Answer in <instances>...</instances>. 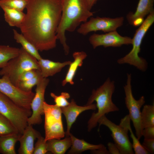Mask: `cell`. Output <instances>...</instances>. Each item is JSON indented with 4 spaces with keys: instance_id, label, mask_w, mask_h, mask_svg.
Listing matches in <instances>:
<instances>
[{
    "instance_id": "cell-11",
    "label": "cell",
    "mask_w": 154,
    "mask_h": 154,
    "mask_svg": "<svg viewBox=\"0 0 154 154\" xmlns=\"http://www.w3.org/2000/svg\"><path fill=\"white\" fill-rule=\"evenodd\" d=\"M0 92L19 106L27 110H31V104L35 93L32 91H23L13 84L7 78H0Z\"/></svg>"
},
{
    "instance_id": "cell-14",
    "label": "cell",
    "mask_w": 154,
    "mask_h": 154,
    "mask_svg": "<svg viewBox=\"0 0 154 154\" xmlns=\"http://www.w3.org/2000/svg\"><path fill=\"white\" fill-rule=\"evenodd\" d=\"M62 113L64 115L67 123V130L65 132L66 136H69L70 130L72 125L75 121L78 116L82 112L88 110H95L96 109V104H92L84 106L76 104L73 99L67 106L61 108Z\"/></svg>"
},
{
    "instance_id": "cell-16",
    "label": "cell",
    "mask_w": 154,
    "mask_h": 154,
    "mask_svg": "<svg viewBox=\"0 0 154 154\" xmlns=\"http://www.w3.org/2000/svg\"><path fill=\"white\" fill-rule=\"evenodd\" d=\"M38 61L41 74L44 78L52 76L60 72L63 68L69 65L71 62L70 61L62 62H56L42 58Z\"/></svg>"
},
{
    "instance_id": "cell-5",
    "label": "cell",
    "mask_w": 154,
    "mask_h": 154,
    "mask_svg": "<svg viewBox=\"0 0 154 154\" xmlns=\"http://www.w3.org/2000/svg\"><path fill=\"white\" fill-rule=\"evenodd\" d=\"M20 49L19 54L10 60L0 70V76L16 86L19 77L24 72L31 69L40 70L37 60L22 47Z\"/></svg>"
},
{
    "instance_id": "cell-28",
    "label": "cell",
    "mask_w": 154,
    "mask_h": 154,
    "mask_svg": "<svg viewBox=\"0 0 154 154\" xmlns=\"http://www.w3.org/2000/svg\"><path fill=\"white\" fill-rule=\"evenodd\" d=\"M42 78L39 70L35 77L27 80L19 82L16 86L23 91L30 92L32 91L33 88L36 86Z\"/></svg>"
},
{
    "instance_id": "cell-30",
    "label": "cell",
    "mask_w": 154,
    "mask_h": 154,
    "mask_svg": "<svg viewBox=\"0 0 154 154\" xmlns=\"http://www.w3.org/2000/svg\"><path fill=\"white\" fill-rule=\"evenodd\" d=\"M50 96L53 99L55 105L58 106L62 108L66 106L69 104L68 101L70 96L69 94L66 92H62L60 95H56L55 94L51 92Z\"/></svg>"
},
{
    "instance_id": "cell-3",
    "label": "cell",
    "mask_w": 154,
    "mask_h": 154,
    "mask_svg": "<svg viewBox=\"0 0 154 154\" xmlns=\"http://www.w3.org/2000/svg\"><path fill=\"white\" fill-rule=\"evenodd\" d=\"M115 88V82L108 77L102 85L92 90L86 104H91L96 102L98 111L92 114L88 121L89 131L96 126L98 121L101 117L110 112L119 111V108L112 100Z\"/></svg>"
},
{
    "instance_id": "cell-25",
    "label": "cell",
    "mask_w": 154,
    "mask_h": 154,
    "mask_svg": "<svg viewBox=\"0 0 154 154\" xmlns=\"http://www.w3.org/2000/svg\"><path fill=\"white\" fill-rule=\"evenodd\" d=\"M20 50L8 45H0V68L4 67L10 60L17 56Z\"/></svg>"
},
{
    "instance_id": "cell-36",
    "label": "cell",
    "mask_w": 154,
    "mask_h": 154,
    "mask_svg": "<svg viewBox=\"0 0 154 154\" xmlns=\"http://www.w3.org/2000/svg\"><path fill=\"white\" fill-rule=\"evenodd\" d=\"M91 151L95 154H109L108 150L105 147L101 149L92 151Z\"/></svg>"
},
{
    "instance_id": "cell-12",
    "label": "cell",
    "mask_w": 154,
    "mask_h": 154,
    "mask_svg": "<svg viewBox=\"0 0 154 154\" xmlns=\"http://www.w3.org/2000/svg\"><path fill=\"white\" fill-rule=\"evenodd\" d=\"M49 82L47 78H42L36 85L35 92L31 104L32 113L28 119V125L39 124L44 114L43 106L46 89Z\"/></svg>"
},
{
    "instance_id": "cell-32",
    "label": "cell",
    "mask_w": 154,
    "mask_h": 154,
    "mask_svg": "<svg viewBox=\"0 0 154 154\" xmlns=\"http://www.w3.org/2000/svg\"><path fill=\"white\" fill-rule=\"evenodd\" d=\"M39 71V70L36 69H31L24 72L19 77L18 82L20 81H25L32 78L37 74Z\"/></svg>"
},
{
    "instance_id": "cell-20",
    "label": "cell",
    "mask_w": 154,
    "mask_h": 154,
    "mask_svg": "<svg viewBox=\"0 0 154 154\" xmlns=\"http://www.w3.org/2000/svg\"><path fill=\"white\" fill-rule=\"evenodd\" d=\"M48 152L54 154H64L71 146L70 137H67L63 139H54L46 141Z\"/></svg>"
},
{
    "instance_id": "cell-38",
    "label": "cell",
    "mask_w": 154,
    "mask_h": 154,
    "mask_svg": "<svg viewBox=\"0 0 154 154\" xmlns=\"http://www.w3.org/2000/svg\"><path fill=\"white\" fill-rule=\"evenodd\" d=\"M90 9L91 10L92 7L97 2L100 0H86Z\"/></svg>"
},
{
    "instance_id": "cell-19",
    "label": "cell",
    "mask_w": 154,
    "mask_h": 154,
    "mask_svg": "<svg viewBox=\"0 0 154 154\" xmlns=\"http://www.w3.org/2000/svg\"><path fill=\"white\" fill-rule=\"evenodd\" d=\"M72 140V145L69 154H78L83 151L90 150L91 151L101 149L105 147L102 144L95 145L90 143L84 139H79L70 133L69 135Z\"/></svg>"
},
{
    "instance_id": "cell-9",
    "label": "cell",
    "mask_w": 154,
    "mask_h": 154,
    "mask_svg": "<svg viewBox=\"0 0 154 154\" xmlns=\"http://www.w3.org/2000/svg\"><path fill=\"white\" fill-rule=\"evenodd\" d=\"M99 127L104 125L111 132V135L114 143L118 147L120 154H133L134 152L131 143L128 135V129L120 123L117 125L113 123L104 115L99 119Z\"/></svg>"
},
{
    "instance_id": "cell-23",
    "label": "cell",
    "mask_w": 154,
    "mask_h": 154,
    "mask_svg": "<svg viewBox=\"0 0 154 154\" xmlns=\"http://www.w3.org/2000/svg\"><path fill=\"white\" fill-rule=\"evenodd\" d=\"M13 31L14 39L17 43L21 45L23 49L38 60L42 58L37 48L22 33H19L15 29H13Z\"/></svg>"
},
{
    "instance_id": "cell-35",
    "label": "cell",
    "mask_w": 154,
    "mask_h": 154,
    "mask_svg": "<svg viewBox=\"0 0 154 154\" xmlns=\"http://www.w3.org/2000/svg\"><path fill=\"white\" fill-rule=\"evenodd\" d=\"M107 146L109 154H120L118 147L115 143L109 142Z\"/></svg>"
},
{
    "instance_id": "cell-17",
    "label": "cell",
    "mask_w": 154,
    "mask_h": 154,
    "mask_svg": "<svg viewBox=\"0 0 154 154\" xmlns=\"http://www.w3.org/2000/svg\"><path fill=\"white\" fill-rule=\"evenodd\" d=\"M74 61L71 62L64 79L62 82L63 86L68 83L71 85L74 84L73 80L78 68L81 66L83 60L87 57V54L84 52L77 51L72 54Z\"/></svg>"
},
{
    "instance_id": "cell-24",
    "label": "cell",
    "mask_w": 154,
    "mask_h": 154,
    "mask_svg": "<svg viewBox=\"0 0 154 154\" xmlns=\"http://www.w3.org/2000/svg\"><path fill=\"white\" fill-rule=\"evenodd\" d=\"M131 120L128 114L125 116L121 120L120 123L126 126L130 133L132 140V143L133 151L135 154H148L149 153L145 149L140 143L139 139L134 135L130 124Z\"/></svg>"
},
{
    "instance_id": "cell-4",
    "label": "cell",
    "mask_w": 154,
    "mask_h": 154,
    "mask_svg": "<svg viewBox=\"0 0 154 154\" xmlns=\"http://www.w3.org/2000/svg\"><path fill=\"white\" fill-rule=\"evenodd\" d=\"M154 22V11L150 13L142 24L136 30L132 38V48L124 56L118 59L119 64H127L133 66L142 72L146 71L148 63L145 59L139 55L141 50V45L145 35Z\"/></svg>"
},
{
    "instance_id": "cell-22",
    "label": "cell",
    "mask_w": 154,
    "mask_h": 154,
    "mask_svg": "<svg viewBox=\"0 0 154 154\" xmlns=\"http://www.w3.org/2000/svg\"><path fill=\"white\" fill-rule=\"evenodd\" d=\"M21 134L15 133L0 137V153L16 154L15 145Z\"/></svg>"
},
{
    "instance_id": "cell-7",
    "label": "cell",
    "mask_w": 154,
    "mask_h": 154,
    "mask_svg": "<svg viewBox=\"0 0 154 154\" xmlns=\"http://www.w3.org/2000/svg\"><path fill=\"white\" fill-rule=\"evenodd\" d=\"M43 109L45 141L54 139H60L64 137L65 132L62 122L61 108L55 104H48L44 101Z\"/></svg>"
},
{
    "instance_id": "cell-29",
    "label": "cell",
    "mask_w": 154,
    "mask_h": 154,
    "mask_svg": "<svg viewBox=\"0 0 154 154\" xmlns=\"http://www.w3.org/2000/svg\"><path fill=\"white\" fill-rule=\"evenodd\" d=\"M28 0H0V7L3 6L23 11L26 8Z\"/></svg>"
},
{
    "instance_id": "cell-8",
    "label": "cell",
    "mask_w": 154,
    "mask_h": 154,
    "mask_svg": "<svg viewBox=\"0 0 154 154\" xmlns=\"http://www.w3.org/2000/svg\"><path fill=\"white\" fill-rule=\"evenodd\" d=\"M127 75L126 84L123 86L125 96V104L129 111L128 115L135 129L136 135L140 139L142 136L141 108L145 103V98L144 96H142L138 100L134 98L132 90L131 74L127 73Z\"/></svg>"
},
{
    "instance_id": "cell-1",
    "label": "cell",
    "mask_w": 154,
    "mask_h": 154,
    "mask_svg": "<svg viewBox=\"0 0 154 154\" xmlns=\"http://www.w3.org/2000/svg\"><path fill=\"white\" fill-rule=\"evenodd\" d=\"M21 33L39 51L53 49L61 19V0H28Z\"/></svg>"
},
{
    "instance_id": "cell-15",
    "label": "cell",
    "mask_w": 154,
    "mask_h": 154,
    "mask_svg": "<svg viewBox=\"0 0 154 154\" xmlns=\"http://www.w3.org/2000/svg\"><path fill=\"white\" fill-rule=\"evenodd\" d=\"M33 125H28L20 137L19 141L20 145L18 150L19 154L33 153L35 141L41 135Z\"/></svg>"
},
{
    "instance_id": "cell-34",
    "label": "cell",
    "mask_w": 154,
    "mask_h": 154,
    "mask_svg": "<svg viewBox=\"0 0 154 154\" xmlns=\"http://www.w3.org/2000/svg\"><path fill=\"white\" fill-rule=\"evenodd\" d=\"M142 136L144 139H154V126L146 127L142 130Z\"/></svg>"
},
{
    "instance_id": "cell-6",
    "label": "cell",
    "mask_w": 154,
    "mask_h": 154,
    "mask_svg": "<svg viewBox=\"0 0 154 154\" xmlns=\"http://www.w3.org/2000/svg\"><path fill=\"white\" fill-rule=\"evenodd\" d=\"M0 113L12 123L18 132L22 134L28 125L31 110L26 109L17 105L0 92Z\"/></svg>"
},
{
    "instance_id": "cell-31",
    "label": "cell",
    "mask_w": 154,
    "mask_h": 154,
    "mask_svg": "<svg viewBox=\"0 0 154 154\" xmlns=\"http://www.w3.org/2000/svg\"><path fill=\"white\" fill-rule=\"evenodd\" d=\"M47 152L46 141H45L44 137L40 135L37 138L33 154H45Z\"/></svg>"
},
{
    "instance_id": "cell-10",
    "label": "cell",
    "mask_w": 154,
    "mask_h": 154,
    "mask_svg": "<svg viewBox=\"0 0 154 154\" xmlns=\"http://www.w3.org/2000/svg\"><path fill=\"white\" fill-rule=\"evenodd\" d=\"M124 21L123 17L115 18L92 17L88 21L82 23L77 31L83 35H86L90 32L97 31L108 33L116 31L123 25Z\"/></svg>"
},
{
    "instance_id": "cell-26",
    "label": "cell",
    "mask_w": 154,
    "mask_h": 154,
    "mask_svg": "<svg viewBox=\"0 0 154 154\" xmlns=\"http://www.w3.org/2000/svg\"><path fill=\"white\" fill-rule=\"evenodd\" d=\"M141 125L142 129L149 126H154V105H145L141 112Z\"/></svg>"
},
{
    "instance_id": "cell-27",
    "label": "cell",
    "mask_w": 154,
    "mask_h": 154,
    "mask_svg": "<svg viewBox=\"0 0 154 154\" xmlns=\"http://www.w3.org/2000/svg\"><path fill=\"white\" fill-rule=\"evenodd\" d=\"M17 133H19L11 122L0 113V137Z\"/></svg>"
},
{
    "instance_id": "cell-33",
    "label": "cell",
    "mask_w": 154,
    "mask_h": 154,
    "mask_svg": "<svg viewBox=\"0 0 154 154\" xmlns=\"http://www.w3.org/2000/svg\"><path fill=\"white\" fill-rule=\"evenodd\" d=\"M142 145L149 153H154V139H144Z\"/></svg>"
},
{
    "instance_id": "cell-21",
    "label": "cell",
    "mask_w": 154,
    "mask_h": 154,
    "mask_svg": "<svg viewBox=\"0 0 154 154\" xmlns=\"http://www.w3.org/2000/svg\"><path fill=\"white\" fill-rule=\"evenodd\" d=\"M4 12L5 21L9 26L20 28L23 23L26 14L23 11L6 7H0Z\"/></svg>"
},
{
    "instance_id": "cell-18",
    "label": "cell",
    "mask_w": 154,
    "mask_h": 154,
    "mask_svg": "<svg viewBox=\"0 0 154 154\" xmlns=\"http://www.w3.org/2000/svg\"><path fill=\"white\" fill-rule=\"evenodd\" d=\"M154 0H139L135 11L130 12L126 16V19L130 25L137 19H144L147 15L154 11Z\"/></svg>"
},
{
    "instance_id": "cell-13",
    "label": "cell",
    "mask_w": 154,
    "mask_h": 154,
    "mask_svg": "<svg viewBox=\"0 0 154 154\" xmlns=\"http://www.w3.org/2000/svg\"><path fill=\"white\" fill-rule=\"evenodd\" d=\"M89 40L93 48L95 49L100 46L105 48L116 47L123 45L131 44L132 38L127 36H122L115 31L105 34H93L90 37Z\"/></svg>"
},
{
    "instance_id": "cell-37",
    "label": "cell",
    "mask_w": 154,
    "mask_h": 154,
    "mask_svg": "<svg viewBox=\"0 0 154 154\" xmlns=\"http://www.w3.org/2000/svg\"><path fill=\"white\" fill-rule=\"evenodd\" d=\"M144 20V19L143 18L137 19L134 21L132 25L134 27L139 26L142 24Z\"/></svg>"
},
{
    "instance_id": "cell-2",
    "label": "cell",
    "mask_w": 154,
    "mask_h": 154,
    "mask_svg": "<svg viewBox=\"0 0 154 154\" xmlns=\"http://www.w3.org/2000/svg\"><path fill=\"white\" fill-rule=\"evenodd\" d=\"M62 15L57 32L56 37L62 45L66 55L69 52L66 42V31L73 32L82 23L93 15L86 0H61Z\"/></svg>"
}]
</instances>
